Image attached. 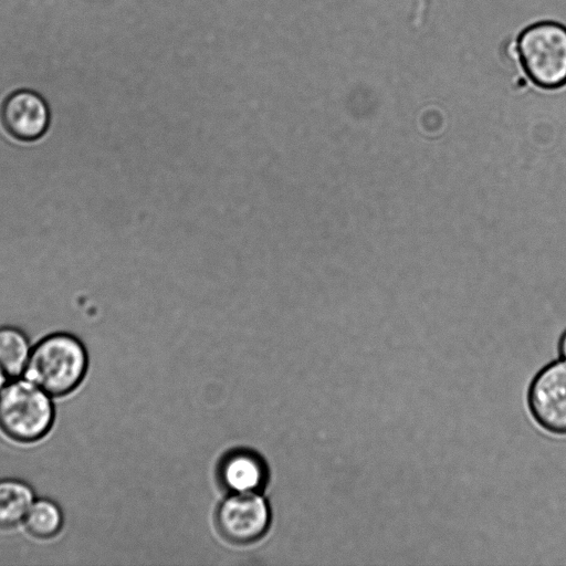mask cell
I'll return each mask as SVG.
<instances>
[{
  "label": "cell",
  "instance_id": "6da1fadb",
  "mask_svg": "<svg viewBox=\"0 0 566 566\" xmlns=\"http://www.w3.org/2000/svg\"><path fill=\"white\" fill-rule=\"evenodd\" d=\"M87 367L83 343L74 335L55 333L31 349L23 376L51 397H63L81 385Z\"/></svg>",
  "mask_w": 566,
  "mask_h": 566
},
{
  "label": "cell",
  "instance_id": "7a4b0ae2",
  "mask_svg": "<svg viewBox=\"0 0 566 566\" xmlns=\"http://www.w3.org/2000/svg\"><path fill=\"white\" fill-rule=\"evenodd\" d=\"M51 396L28 379H14L0 392V430L17 442H35L51 430Z\"/></svg>",
  "mask_w": 566,
  "mask_h": 566
},
{
  "label": "cell",
  "instance_id": "3957f363",
  "mask_svg": "<svg viewBox=\"0 0 566 566\" xmlns=\"http://www.w3.org/2000/svg\"><path fill=\"white\" fill-rule=\"evenodd\" d=\"M516 53L528 78L538 87L566 86V27L542 21L525 28L517 38Z\"/></svg>",
  "mask_w": 566,
  "mask_h": 566
},
{
  "label": "cell",
  "instance_id": "277c9868",
  "mask_svg": "<svg viewBox=\"0 0 566 566\" xmlns=\"http://www.w3.org/2000/svg\"><path fill=\"white\" fill-rule=\"evenodd\" d=\"M528 410L545 431L566 434V360L544 366L527 391Z\"/></svg>",
  "mask_w": 566,
  "mask_h": 566
},
{
  "label": "cell",
  "instance_id": "5b68a950",
  "mask_svg": "<svg viewBox=\"0 0 566 566\" xmlns=\"http://www.w3.org/2000/svg\"><path fill=\"white\" fill-rule=\"evenodd\" d=\"M269 509L255 492L235 493L219 510V525L223 534L235 542L260 537L269 525Z\"/></svg>",
  "mask_w": 566,
  "mask_h": 566
},
{
  "label": "cell",
  "instance_id": "8992f818",
  "mask_svg": "<svg viewBox=\"0 0 566 566\" xmlns=\"http://www.w3.org/2000/svg\"><path fill=\"white\" fill-rule=\"evenodd\" d=\"M6 130L19 140H35L48 129L50 112L44 99L31 91H18L6 98L1 108Z\"/></svg>",
  "mask_w": 566,
  "mask_h": 566
},
{
  "label": "cell",
  "instance_id": "52a82bcc",
  "mask_svg": "<svg viewBox=\"0 0 566 566\" xmlns=\"http://www.w3.org/2000/svg\"><path fill=\"white\" fill-rule=\"evenodd\" d=\"M222 478L226 485L235 493L255 492L263 483L264 468L255 455L239 452L224 461Z\"/></svg>",
  "mask_w": 566,
  "mask_h": 566
},
{
  "label": "cell",
  "instance_id": "ba28073f",
  "mask_svg": "<svg viewBox=\"0 0 566 566\" xmlns=\"http://www.w3.org/2000/svg\"><path fill=\"white\" fill-rule=\"evenodd\" d=\"M34 500V492L27 482L0 479V528H10L23 522Z\"/></svg>",
  "mask_w": 566,
  "mask_h": 566
},
{
  "label": "cell",
  "instance_id": "9c48e42d",
  "mask_svg": "<svg viewBox=\"0 0 566 566\" xmlns=\"http://www.w3.org/2000/svg\"><path fill=\"white\" fill-rule=\"evenodd\" d=\"M31 347L27 335L14 326H0V367L12 378L23 375Z\"/></svg>",
  "mask_w": 566,
  "mask_h": 566
},
{
  "label": "cell",
  "instance_id": "30bf717a",
  "mask_svg": "<svg viewBox=\"0 0 566 566\" xmlns=\"http://www.w3.org/2000/svg\"><path fill=\"white\" fill-rule=\"evenodd\" d=\"M63 513L50 499H36L31 504L23 522L28 532L38 538H51L63 526Z\"/></svg>",
  "mask_w": 566,
  "mask_h": 566
},
{
  "label": "cell",
  "instance_id": "8fae6325",
  "mask_svg": "<svg viewBox=\"0 0 566 566\" xmlns=\"http://www.w3.org/2000/svg\"><path fill=\"white\" fill-rule=\"evenodd\" d=\"M558 348L562 358L566 360V331L560 336Z\"/></svg>",
  "mask_w": 566,
  "mask_h": 566
},
{
  "label": "cell",
  "instance_id": "7c38bea8",
  "mask_svg": "<svg viewBox=\"0 0 566 566\" xmlns=\"http://www.w3.org/2000/svg\"><path fill=\"white\" fill-rule=\"evenodd\" d=\"M8 375L4 373V370L0 367V392L4 388V386L8 384Z\"/></svg>",
  "mask_w": 566,
  "mask_h": 566
}]
</instances>
